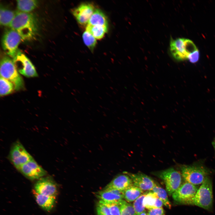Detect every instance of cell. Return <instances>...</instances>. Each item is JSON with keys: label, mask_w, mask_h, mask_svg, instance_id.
<instances>
[{"label": "cell", "mask_w": 215, "mask_h": 215, "mask_svg": "<svg viewBox=\"0 0 215 215\" xmlns=\"http://www.w3.org/2000/svg\"><path fill=\"white\" fill-rule=\"evenodd\" d=\"M9 27L16 31L22 39L30 40L33 39L37 30L35 17L30 13L18 11Z\"/></svg>", "instance_id": "obj_1"}, {"label": "cell", "mask_w": 215, "mask_h": 215, "mask_svg": "<svg viewBox=\"0 0 215 215\" xmlns=\"http://www.w3.org/2000/svg\"><path fill=\"white\" fill-rule=\"evenodd\" d=\"M0 76L11 82L15 90L18 91L24 88L23 80L19 73L13 59L5 56L0 61Z\"/></svg>", "instance_id": "obj_2"}, {"label": "cell", "mask_w": 215, "mask_h": 215, "mask_svg": "<svg viewBox=\"0 0 215 215\" xmlns=\"http://www.w3.org/2000/svg\"><path fill=\"white\" fill-rule=\"evenodd\" d=\"M213 204L212 182L208 176L197 191L194 205L207 210H211L212 208Z\"/></svg>", "instance_id": "obj_3"}, {"label": "cell", "mask_w": 215, "mask_h": 215, "mask_svg": "<svg viewBox=\"0 0 215 215\" xmlns=\"http://www.w3.org/2000/svg\"><path fill=\"white\" fill-rule=\"evenodd\" d=\"M153 174L164 181L169 196L172 195L181 185L182 175L173 168L155 172Z\"/></svg>", "instance_id": "obj_4"}, {"label": "cell", "mask_w": 215, "mask_h": 215, "mask_svg": "<svg viewBox=\"0 0 215 215\" xmlns=\"http://www.w3.org/2000/svg\"><path fill=\"white\" fill-rule=\"evenodd\" d=\"M181 175L186 182L195 185L202 184L208 176V171L199 166L184 165L181 167Z\"/></svg>", "instance_id": "obj_5"}, {"label": "cell", "mask_w": 215, "mask_h": 215, "mask_svg": "<svg viewBox=\"0 0 215 215\" xmlns=\"http://www.w3.org/2000/svg\"><path fill=\"white\" fill-rule=\"evenodd\" d=\"M198 189L196 185L185 182L173 194L172 197L173 200L179 204L194 205V198Z\"/></svg>", "instance_id": "obj_6"}, {"label": "cell", "mask_w": 215, "mask_h": 215, "mask_svg": "<svg viewBox=\"0 0 215 215\" xmlns=\"http://www.w3.org/2000/svg\"><path fill=\"white\" fill-rule=\"evenodd\" d=\"M8 158L18 170L22 165L33 159L18 140L12 144Z\"/></svg>", "instance_id": "obj_7"}, {"label": "cell", "mask_w": 215, "mask_h": 215, "mask_svg": "<svg viewBox=\"0 0 215 215\" xmlns=\"http://www.w3.org/2000/svg\"><path fill=\"white\" fill-rule=\"evenodd\" d=\"M22 39L15 30L10 28L4 33L2 40L3 49L6 54L13 59L18 51V47Z\"/></svg>", "instance_id": "obj_8"}, {"label": "cell", "mask_w": 215, "mask_h": 215, "mask_svg": "<svg viewBox=\"0 0 215 215\" xmlns=\"http://www.w3.org/2000/svg\"><path fill=\"white\" fill-rule=\"evenodd\" d=\"M13 60L19 73L28 78L38 76L35 67L32 62L20 50H18Z\"/></svg>", "instance_id": "obj_9"}, {"label": "cell", "mask_w": 215, "mask_h": 215, "mask_svg": "<svg viewBox=\"0 0 215 215\" xmlns=\"http://www.w3.org/2000/svg\"><path fill=\"white\" fill-rule=\"evenodd\" d=\"M18 170L31 180H38L44 177L47 173L46 171L33 159L22 165Z\"/></svg>", "instance_id": "obj_10"}, {"label": "cell", "mask_w": 215, "mask_h": 215, "mask_svg": "<svg viewBox=\"0 0 215 215\" xmlns=\"http://www.w3.org/2000/svg\"><path fill=\"white\" fill-rule=\"evenodd\" d=\"M33 190L43 195L56 197L58 193L57 186L50 177H43L38 179L34 184Z\"/></svg>", "instance_id": "obj_11"}, {"label": "cell", "mask_w": 215, "mask_h": 215, "mask_svg": "<svg viewBox=\"0 0 215 215\" xmlns=\"http://www.w3.org/2000/svg\"><path fill=\"white\" fill-rule=\"evenodd\" d=\"M187 39L179 38L171 39L170 42V51L173 57L178 60L188 59L189 53L187 45Z\"/></svg>", "instance_id": "obj_12"}, {"label": "cell", "mask_w": 215, "mask_h": 215, "mask_svg": "<svg viewBox=\"0 0 215 215\" xmlns=\"http://www.w3.org/2000/svg\"><path fill=\"white\" fill-rule=\"evenodd\" d=\"M95 10L93 4L85 3L74 8L72 10V13L78 23L84 25L88 24Z\"/></svg>", "instance_id": "obj_13"}, {"label": "cell", "mask_w": 215, "mask_h": 215, "mask_svg": "<svg viewBox=\"0 0 215 215\" xmlns=\"http://www.w3.org/2000/svg\"><path fill=\"white\" fill-rule=\"evenodd\" d=\"M125 172L131 179L134 185L143 191H151L156 184L151 178L146 174Z\"/></svg>", "instance_id": "obj_14"}, {"label": "cell", "mask_w": 215, "mask_h": 215, "mask_svg": "<svg viewBox=\"0 0 215 215\" xmlns=\"http://www.w3.org/2000/svg\"><path fill=\"white\" fill-rule=\"evenodd\" d=\"M96 196L99 200L106 202L119 203L124 199L123 191L106 187L98 192Z\"/></svg>", "instance_id": "obj_15"}, {"label": "cell", "mask_w": 215, "mask_h": 215, "mask_svg": "<svg viewBox=\"0 0 215 215\" xmlns=\"http://www.w3.org/2000/svg\"><path fill=\"white\" fill-rule=\"evenodd\" d=\"M133 185L131 179L124 172L115 176L106 187L123 191Z\"/></svg>", "instance_id": "obj_16"}, {"label": "cell", "mask_w": 215, "mask_h": 215, "mask_svg": "<svg viewBox=\"0 0 215 215\" xmlns=\"http://www.w3.org/2000/svg\"><path fill=\"white\" fill-rule=\"evenodd\" d=\"M33 194L38 205L43 210L49 211L54 207L56 201V197L38 194L33 191Z\"/></svg>", "instance_id": "obj_17"}, {"label": "cell", "mask_w": 215, "mask_h": 215, "mask_svg": "<svg viewBox=\"0 0 215 215\" xmlns=\"http://www.w3.org/2000/svg\"><path fill=\"white\" fill-rule=\"evenodd\" d=\"M87 24L108 27L107 17L102 10L98 9L95 10Z\"/></svg>", "instance_id": "obj_18"}, {"label": "cell", "mask_w": 215, "mask_h": 215, "mask_svg": "<svg viewBox=\"0 0 215 215\" xmlns=\"http://www.w3.org/2000/svg\"><path fill=\"white\" fill-rule=\"evenodd\" d=\"M124 199L128 202L134 201L144 193L143 191L134 185L123 191Z\"/></svg>", "instance_id": "obj_19"}, {"label": "cell", "mask_w": 215, "mask_h": 215, "mask_svg": "<svg viewBox=\"0 0 215 215\" xmlns=\"http://www.w3.org/2000/svg\"><path fill=\"white\" fill-rule=\"evenodd\" d=\"M16 12L1 7L0 8V24L3 26H9L16 15Z\"/></svg>", "instance_id": "obj_20"}, {"label": "cell", "mask_w": 215, "mask_h": 215, "mask_svg": "<svg viewBox=\"0 0 215 215\" xmlns=\"http://www.w3.org/2000/svg\"><path fill=\"white\" fill-rule=\"evenodd\" d=\"M108 27L99 25H92L87 24L86 31L90 33L96 39H100L102 38L108 31Z\"/></svg>", "instance_id": "obj_21"}, {"label": "cell", "mask_w": 215, "mask_h": 215, "mask_svg": "<svg viewBox=\"0 0 215 215\" xmlns=\"http://www.w3.org/2000/svg\"><path fill=\"white\" fill-rule=\"evenodd\" d=\"M17 6L19 11L30 13L37 7L38 1L35 0H17Z\"/></svg>", "instance_id": "obj_22"}, {"label": "cell", "mask_w": 215, "mask_h": 215, "mask_svg": "<svg viewBox=\"0 0 215 215\" xmlns=\"http://www.w3.org/2000/svg\"><path fill=\"white\" fill-rule=\"evenodd\" d=\"M151 191L157 194L165 206L169 209L171 208V204L169 200L166 191L156 183Z\"/></svg>", "instance_id": "obj_23"}, {"label": "cell", "mask_w": 215, "mask_h": 215, "mask_svg": "<svg viewBox=\"0 0 215 215\" xmlns=\"http://www.w3.org/2000/svg\"><path fill=\"white\" fill-rule=\"evenodd\" d=\"M15 90L14 85L8 80L0 76V95L3 96L12 93Z\"/></svg>", "instance_id": "obj_24"}, {"label": "cell", "mask_w": 215, "mask_h": 215, "mask_svg": "<svg viewBox=\"0 0 215 215\" xmlns=\"http://www.w3.org/2000/svg\"><path fill=\"white\" fill-rule=\"evenodd\" d=\"M158 198L157 194L151 191L146 193L143 202L145 208L149 210L154 208Z\"/></svg>", "instance_id": "obj_25"}, {"label": "cell", "mask_w": 215, "mask_h": 215, "mask_svg": "<svg viewBox=\"0 0 215 215\" xmlns=\"http://www.w3.org/2000/svg\"><path fill=\"white\" fill-rule=\"evenodd\" d=\"M121 215H136L133 205L124 199L119 203Z\"/></svg>", "instance_id": "obj_26"}, {"label": "cell", "mask_w": 215, "mask_h": 215, "mask_svg": "<svg viewBox=\"0 0 215 215\" xmlns=\"http://www.w3.org/2000/svg\"><path fill=\"white\" fill-rule=\"evenodd\" d=\"M82 37L85 45L91 51H93L96 45V39L86 30L83 33Z\"/></svg>", "instance_id": "obj_27"}, {"label": "cell", "mask_w": 215, "mask_h": 215, "mask_svg": "<svg viewBox=\"0 0 215 215\" xmlns=\"http://www.w3.org/2000/svg\"><path fill=\"white\" fill-rule=\"evenodd\" d=\"M146 192L143 193L134 202L133 206L136 215H140L145 210L143 205V199Z\"/></svg>", "instance_id": "obj_28"}, {"label": "cell", "mask_w": 215, "mask_h": 215, "mask_svg": "<svg viewBox=\"0 0 215 215\" xmlns=\"http://www.w3.org/2000/svg\"><path fill=\"white\" fill-rule=\"evenodd\" d=\"M96 210L98 215H112L109 208L100 201L97 204Z\"/></svg>", "instance_id": "obj_29"}, {"label": "cell", "mask_w": 215, "mask_h": 215, "mask_svg": "<svg viewBox=\"0 0 215 215\" xmlns=\"http://www.w3.org/2000/svg\"><path fill=\"white\" fill-rule=\"evenodd\" d=\"M100 201L109 208L112 215H121L120 208L119 203Z\"/></svg>", "instance_id": "obj_30"}, {"label": "cell", "mask_w": 215, "mask_h": 215, "mask_svg": "<svg viewBox=\"0 0 215 215\" xmlns=\"http://www.w3.org/2000/svg\"><path fill=\"white\" fill-rule=\"evenodd\" d=\"M199 57V53L198 50H196L188 56V59L190 62L192 63L197 62Z\"/></svg>", "instance_id": "obj_31"}, {"label": "cell", "mask_w": 215, "mask_h": 215, "mask_svg": "<svg viewBox=\"0 0 215 215\" xmlns=\"http://www.w3.org/2000/svg\"><path fill=\"white\" fill-rule=\"evenodd\" d=\"M147 215H165V212L162 208H153L149 210Z\"/></svg>", "instance_id": "obj_32"}, {"label": "cell", "mask_w": 215, "mask_h": 215, "mask_svg": "<svg viewBox=\"0 0 215 215\" xmlns=\"http://www.w3.org/2000/svg\"><path fill=\"white\" fill-rule=\"evenodd\" d=\"M140 215H147L146 211L145 210Z\"/></svg>", "instance_id": "obj_33"}, {"label": "cell", "mask_w": 215, "mask_h": 215, "mask_svg": "<svg viewBox=\"0 0 215 215\" xmlns=\"http://www.w3.org/2000/svg\"><path fill=\"white\" fill-rule=\"evenodd\" d=\"M213 145L214 147V148L215 149V140L213 142Z\"/></svg>", "instance_id": "obj_34"}]
</instances>
